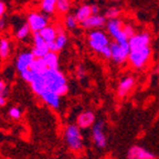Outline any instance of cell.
<instances>
[{
	"instance_id": "cell-1",
	"label": "cell",
	"mask_w": 159,
	"mask_h": 159,
	"mask_svg": "<svg viewBox=\"0 0 159 159\" xmlns=\"http://www.w3.org/2000/svg\"><path fill=\"white\" fill-rule=\"evenodd\" d=\"M41 81H42L43 89H44L43 93L49 91V92L59 95L60 97L64 96L69 93V84H67L66 76L60 70H45L44 72L41 73Z\"/></svg>"
},
{
	"instance_id": "cell-2",
	"label": "cell",
	"mask_w": 159,
	"mask_h": 159,
	"mask_svg": "<svg viewBox=\"0 0 159 159\" xmlns=\"http://www.w3.org/2000/svg\"><path fill=\"white\" fill-rule=\"evenodd\" d=\"M82 129L76 124H69L64 129L65 144L70 150L74 152H80L84 147V139H83Z\"/></svg>"
},
{
	"instance_id": "cell-3",
	"label": "cell",
	"mask_w": 159,
	"mask_h": 159,
	"mask_svg": "<svg viewBox=\"0 0 159 159\" xmlns=\"http://www.w3.org/2000/svg\"><path fill=\"white\" fill-rule=\"evenodd\" d=\"M92 142L95 147L98 149H104L107 146V134H106V123L103 119L96 120L95 125L92 127L91 132Z\"/></svg>"
},
{
	"instance_id": "cell-4",
	"label": "cell",
	"mask_w": 159,
	"mask_h": 159,
	"mask_svg": "<svg viewBox=\"0 0 159 159\" xmlns=\"http://www.w3.org/2000/svg\"><path fill=\"white\" fill-rule=\"evenodd\" d=\"M89 45L94 52L101 54L105 48L111 45V41L105 32L101 30H92L89 33Z\"/></svg>"
},
{
	"instance_id": "cell-5",
	"label": "cell",
	"mask_w": 159,
	"mask_h": 159,
	"mask_svg": "<svg viewBox=\"0 0 159 159\" xmlns=\"http://www.w3.org/2000/svg\"><path fill=\"white\" fill-rule=\"evenodd\" d=\"M150 57H152V49H150V47L140 50H134V51H130V53H129L128 62L130 63V65L133 67L140 70L146 66Z\"/></svg>"
},
{
	"instance_id": "cell-6",
	"label": "cell",
	"mask_w": 159,
	"mask_h": 159,
	"mask_svg": "<svg viewBox=\"0 0 159 159\" xmlns=\"http://www.w3.org/2000/svg\"><path fill=\"white\" fill-rule=\"evenodd\" d=\"M123 25H124V23L119 19L108 20L106 23V28L109 35L115 40V42L120 43V44L128 43V38L125 35Z\"/></svg>"
},
{
	"instance_id": "cell-7",
	"label": "cell",
	"mask_w": 159,
	"mask_h": 159,
	"mask_svg": "<svg viewBox=\"0 0 159 159\" xmlns=\"http://www.w3.org/2000/svg\"><path fill=\"white\" fill-rule=\"evenodd\" d=\"M111 52H112V57L111 59L114 61L116 64H124L126 61H128L129 53H130V48L129 43H120L113 42L111 43Z\"/></svg>"
},
{
	"instance_id": "cell-8",
	"label": "cell",
	"mask_w": 159,
	"mask_h": 159,
	"mask_svg": "<svg viewBox=\"0 0 159 159\" xmlns=\"http://www.w3.org/2000/svg\"><path fill=\"white\" fill-rule=\"evenodd\" d=\"M27 23L30 25V29L33 33L41 32L44 28L49 25V18L48 16L43 15L41 12H30L27 18Z\"/></svg>"
},
{
	"instance_id": "cell-9",
	"label": "cell",
	"mask_w": 159,
	"mask_h": 159,
	"mask_svg": "<svg viewBox=\"0 0 159 159\" xmlns=\"http://www.w3.org/2000/svg\"><path fill=\"white\" fill-rule=\"evenodd\" d=\"M150 41H152V38H150V34L148 32L136 33L134 37L128 40L130 51L148 48L150 45Z\"/></svg>"
},
{
	"instance_id": "cell-10",
	"label": "cell",
	"mask_w": 159,
	"mask_h": 159,
	"mask_svg": "<svg viewBox=\"0 0 159 159\" xmlns=\"http://www.w3.org/2000/svg\"><path fill=\"white\" fill-rule=\"evenodd\" d=\"M127 159H157L156 155L152 152L150 150L146 149L145 147L139 146V145H134L129 147L126 155Z\"/></svg>"
},
{
	"instance_id": "cell-11",
	"label": "cell",
	"mask_w": 159,
	"mask_h": 159,
	"mask_svg": "<svg viewBox=\"0 0 159 159\" xmlns=\"http://www.w3.org/2000/svg\"><path fill=\"white\" fill-rule=\"evenodd\" d=\"M96 123V116L92 111H83L76 117V125L81 129L92 128Z\"/></svg>"
},
{
	"instance_id": "cell-12",
	"label": "cell",
	"mask_w": 159,
	"mask_h": 159,
	"mask_svg": "<svg viewBox=\"0 0 159 159\" xmlns=\"http://www.w3.org/2000/svg\"><path fill=\"white\" fill-rule=\"evenodd\" d=\"M34 55L32 54L31 51H25L22 52L21 54L18 55L17 61H16V69L19 73H22L25 71L30 69V65L32 64V62L34 61Z\"/></svg>"
},
{
	"instance_id": "cell-13",
	"label": "cell",
	"mask_w": 159,
	"mask_h": 159,
	"mask_svg": "<svg viewBox=\"0 0 159 159\" xmlns=\"http://www.w3.org/2000/svg\"><path fill=\"white\" fill-rule=\"evenodd\" d=\"M135 77L132 76V75H127V76H124L118 83V86H117V95L118 97L123 98V97L127 96L129 93L132 92V89H134L135 86Z\"/></svg>"
},
{
	"instance_id": "cell-14",
	"label": "cell",
	"mask_w": 159,
	"mask_h": 159,
	"mask_svg": "<svg viewBox=\"0 0 159 159\" xmlns=\"http://www.w3.org/2000/svg\"><path fill=\"white\" fill-rule=\"evenodd\" d=\"M106 18L103 15H92L87 20H85L82 23V27L84 29L97 30L99 28L104 27L106 25Z\"/></svg>"
},
{
	"instance_id": "cell-15",
	"label": "cell",
	"mask_w": 159,
	"mask_h": 159,
	"mask_svg": "<svg viewBox=\"0 0 159 159\" xmlns=\"http://www.w3.org/2000/svg\"><path fill=\"white\" fill-rule=\"evenodd\" d=\"M40 98L42 99L48 106H50L53 109H57L60 107V105H61V97H60L59 95L54 94V93L49 92V91L43 93V94L40 96Z\"/></svg>"
},
{
	"instance_id": "cell-16",
	"label": "cell",
	"mask_w": 159,
	"mask_h": 159,
	"mask_svg": "<svg viewBox=\"0 0 159 159\" xmlns=\"http://www.w3.org/2000/svg\"><path fill=\"white\" fill-rule=\"evenodd\" d=\"M66 44H67V35L65 34V32H64V33H60V34H57L54 42L49 43L48 45H49L50 52L57 53V52H60L61 50L64 49Z\"/></svg>"
},
{
	"instance_id": "cell-17",
	"label": "cell",
	"mask_w": 159,
	"mask_h": 159,
	"mask_svg": "<svg viewBox=\"0 0 159 159\" xmlns=\"http://www.w3.org/2000/svg\"><path fill=\"white\" fill-rule=\"evenodd\" d=\"M75 18L79 22L83 23L85 20L89 19L91 16H92V10H91V6L89 5H83L76 10V12H75Z\"/></svg>"
},
{
	"instance_id": "cell-18",
	"label": "cell",
	"mask_w": 159,
	"mask_h": 159,
	"mask_svg": "<svg viewBox=\"0 0 159 159\" xmlns=\"http://www.w3.org/2000/svg\"><path fill=\"white\" fill-rule=\"evenodd\" d=\"M45 64H47L49 70H59L60 69V61H59V55L57 53L54 52H49L44 57Z\"/></svg>"
},
{
	"instance_id": "cell-19",
	"label": "cell",
	"mask_w": 159,
	"mask_h": 159,
	"mask_svg": "<svg viewBox=\"0 0 159 159\" xmlns=\"http://www.w3.org/2000/svg\"><path fill=\"white\" fill-rule=\"evenodd\" d=\"M40 34L42 35V38L44 39V41L48 43V44L54 42L55 39H57V29H55V27H52V25H48L47 28H44V29L40 32Z\"/></svg>"
},
{
	"instance_id": "cell-20",
	"label": "cell",
	"mask_w": 159,
	"mask_h": 159,
	"mask_svg": "<svg viewBox=\"0 0 159 159\" xmlns=\"http://www.w3.org/2000/svg\"><path fill=\"white\" fill-rule=\"evenodd\" d=\"M10 52H11V42L7 38H1L0 39V59H8Z\"/></svg>"
},
{
	"instance_id": "cell-21",
	"label": "cell",
	"mask_w": 159,
	"mask_h": 159,
	"mask_svg": "<svg viewBox=\"0 0 159 159\" xmlns=\"http://www.w3.org/2000/svg\"><path fill=\"white\" fill-rule=\"evenodd\" d=\"M57 1L59 0H41L40 8L44 13L51 15V13L55 12V7H57Z\"/></svg>"
},
{
	"instance_id": "cell-22",
	"label": "cell",
	"mask_w": 159,
	"mask_h": 159,
	"mask_svg": "<svg viewBox=\"0 0 159 159\" xmlns=\"http://www.w3.org/2000/svg\"><path fill=\"white\" fill-rule=\"evenodd\" d=\"M29 70H31V71H33V72H35V73L41 74V73L44 72L45 70H48V66H47V64H45L44 60L43 59H34L32 64L30 65Z\"/></svg>"
},
{
	"instance_id": "cell-23",
	"label": "cell",
	"mask_w": 159,
	"mask_h": 159,
	"mask_svg": "<svg viewBox=\"0 0 159 159\" xmlns=\"http://www.w3.org/2000/svg\"><path fill=\"white\" fill-rule=\"evenodd\" d=\"M30 32H32L31 29H30V25H28V23H25V25H22L17 31H16L15 37L17 38L18 40H23L30 34Z\"/></svg>"
},
{
	"instance_id": "cell-24",
	"label": "cell",
	"mask_w": 159,
	"mask_h": 159,
	"mask_svg": "<svg viewBox=\"0 0 159 159\" xmlns=\"http://www.w3.org/2000/svg\"><path fill=\"white\" fill-rule=\"evenodd\" d=\"M71 8V0H59L57 2L55 11L59 13H66Z\"/></svg>"
},
{
	"instance_id": "cell-25",
	"label": "cell",
	"mask_w": 159,
	"mask_h": 159,
	"mask_svg": "<svg viewBox=\"0 0 159 159\" xmlns=\"http://www.w3.org/2000/svg\"><path fill=\"white\" fill-rule=\"evenodd\" d=\"M38 75H39V73L33 72V71H31V70H27V71H25V72L20 73V76H21V79H22L25 82L29 83V84H31V83H32L33 81L37 79Z\"/></svg>"
},
{
	"instance_id": "cell-26",
	"label": "cell",
	"mask_w": 159,
	"mask_h": 159,
	"mask_svg": "<svg viewBox=\"0 0 159 159\" xmlns=\"http://www.w3.org/2000/svg\"><path fill=\"white\" fill-rule=\"evenodd\" d=\"M120 16V9L117 7H111L105 11V18L109 20L118 19V17Z\"/></svg>"
},
{
	"instance_id": "cell-27",
	"label": "cell",
	"mask_w": 159,
	"mask_h": 159,
	"mask_svg": "<svg viewBox=\"0 0 159 159\" xmlns=\"http://www.w3.org/2000/svg\"><path fill=\"white\" fill-rule=\"evenodd\" d=\"M64 23H65V27H66L67 29L73 30V29H75V28L77 27V23H79V21L76 20V18H75L74 15H67L66 17H65Z\"/></svg>"
},
{
	"instance_id": "cell-28",
	"label": "cell",
	"mask_w": 159,
	"mask_h": 159,
	"mask_svg": "<svg viewBox=\"0 0 159 159\" xmlns=\"http://www.w3.org/2000/svg\"><path fill=\"white\" fill-rule=\"evenodd\" d=\"M32 42H33V47H35V48H40V47L48 45V43L44 41V39L42 38V35L40 34V32L33 33V34H32Z\"/></svg>"
},
{
	"instance_id": "cell-29",
	"label": "cell",
	"mask_w": 159,
	"mask_h": 159,
	"mask_svg": "<svg viewBox=\"0 0 159 159\" xmlns=\"http://www.w3.org/2000/svg\"><path fill=\"white\" fill-rule=\"evenodd\" d=\"M8 115L11 119H15V120H18V119L21 118L22 116V111L17 106L10 107L9 111H8Z\"/></svg>"
},
{
	"instance_id": "cell-30",
	"label": "cell",
	"mask_w": 159,
	"mask_h": 159,
	"mask_svg": "<svg viewBox=\"0 0 159 159\" xmlns=\"http://www.w3.org/2000/svg\"><path fill=\"white\" fill-rule=\"evenodd\" d=\"M123 30H124L125 35H126V37L128 38V40L130 39V38L134 37L135 34H136L134 27H133V25H130V23H124V25H123Z\"/></svg>"
},
{
	"instance_id": "cell-31",
	"label": "cell",
	"mask_w": 159,
	"mask_h": 159,
	"mask_svg": "<svg viewBox=\"0 0 159 159\" xmlns=\"http://www.w3.org/2000/svg\"><path fill=\"white\" fill-rule=\"evenodd\" d=\"M76 75H77V77H79V79H83V77H85V75H86V70H85V67L82 66V65L77 66Z\"/></svg>"
},
{
	"instance_id": "cell-32",
	"label": "cell",
	"mask_w": 159,
	"mask_h": 159,
	"mask_svg": "<svg viewBox=\"0 0 159 159\" xmlns=\"http://www.w3.org/2000/svg\"><path fill=\"white\" fill-rule=\"evenodd\" d=\"M101 55L105 59H111L112 57V52H111V45L109 47H106L102 52H101Z\"/></svg>"
},
{
	"instance_id": "cell-33",
	"label": "cell",
	"mask_w": 159,
	"mask_h": 159,
	"mask_svg": "<svg viewBox=\"0 0 159 159\" xmlns=\"http://www.w3.org/2000/svg\"><path fill=\"white\" fill-rule=\"evenodd\" d=\"M7 92V83L3 80H0V95H6Z\"/></svg>"
},
{
	"instance_id": "cell-34",
	"label": "cell",
	"mask_w": 159,
	"mask_h": 159,
	"mask_svg": "<svg viewBox=\"0 0 159 159\" xmlns=\"http://www.w3.org/2000/svg\"><path fill=\"white\" fill-rule=\"evenodd\" d=\"M6 10H7V6L3 1H0V20L3 19V16L6 13Z\"/></svg>"
},
{
	"instance_id": "cell-35",
	"label": "cell",
	"mask_w": 159,
	"mask_h": 159,
	"mask_svg": "<svg viewBox=\"0 0 159 159\" xmlns=\"http://www.w3.org/2000/svg\"><path fill=\"white\" fill-rule=\"evenodd\" d=\"M91 10H92V15H99V7L97 5L91 6Z\"/></svg>"
},
{
	"instance_id": "cell-36",
	"label": "cell",
	"mask_w": 159,
	"mask_h": 159,
	"mask_svg": "<svg viewBox=\"0 0 159 159\" xmlns=\"http://www.w3.org/2000/svg\"><path fill=\"white\" fill-rule=\"evenodd\" d=\"M7 104V98H6V95H0V107L6 106Z\"/></svg>"
},
{
	"instance_id": "cell-37",
	"label": "cell",
	"mask_w": 159,
	"mask_h": 159,
	"mask_svg": "<svg viewBox=\"0 0 159 159\" xmlns=\"http://www.w3.org/2000/svg\"><path fill=\"white\" fill-rule=\"evenodd\" d=\"M6 27V21L5 19H1L0 20V30H3Z\"/></svg>"
},
{
	"instance_id": "cell-38",
	"label": "cell",
	"mask_w": 159,
	"mask_h": 159,
	"mask_svg": "<svg viewBox=\"0 0 159 159\" xmlns=\"http://www.w3.org/2000/svg\"><path fill=\"white\" fill-rule=\"evenodd\" d=\"M112 1H119V0H112Z\"/></svg>"
}]
</instances>
